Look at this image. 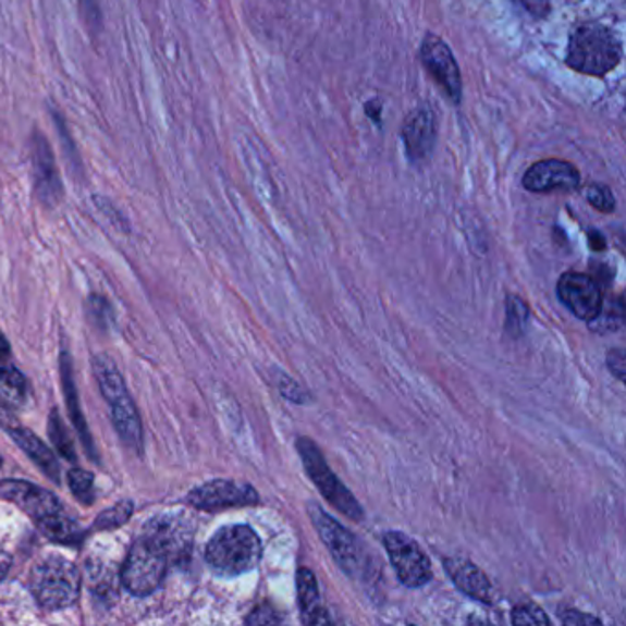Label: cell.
<instances>
[{
	"label": "cell",
	"mask_w": 626,
	"mask_h": 626,
	"mask_svg": "<svg viewBox=\"0 0 626 626\" xmlns=\"http://www.w3.org/2000/svg\"><path fill=\"white\" fill-rule=\"evenodd\" d=\"M623 45L614 29L601 23L580 24L569 39L566 65L585 76L604 77L619 65Z\"/></svg>",
	"instance_id": "1"
},
{
	"label": "cell",
	"mask_w": 626,
	"mask_h": 626,
	"mask_svg": "<svg viewBox=\"0 0 626 626\" xmlns=\"http://www.w3.org/2000/svg\"><path fill=\"white\" fill-rule=\"evenodd\" d=\"M263 545L253 527L245 524L219 529L206 545V562L221 577H237L258 566Z\"/></svg>",
	"instance_id": "2"
},
{
	"label": "cell",
	"mask_w": 626,
	"mask_h": 626,
	"mask_svg": "<svg viewBox=\"0 0 626 626\" xmlns=\"http://www.w3.org/2000/svg\"><path fill=\"white\" fill-rule=\"evenodd\" d=\"M94 371H96V379H98L103 397L111 404L116 432L120 433L125 445L133 451L140 452L142 441H144L140 416H138L135 403L125 388L122 375L112 364L111 358L106 357V355H98L94 358Z\"/></svg>",
	"instance_id": "3"
},
{
	"label": "cell",
	"mask_w": 626,
	"mask_h": 626,
	"mask_svg": "<svg viewBox=\"0 0 626 626\" xmlns=\"http://www.w3.org/2000/svg\"><path fill=\"white\" fill-rule=\"evenodd\" d=\"M29 588L42 609H69L79 598L82 575L63 556H48L29 575Z\"/></svg>",
	"instance_id": "4"
},
{
	"label": "cell",
	"mask_w": 626,
	"mask_h": 626,
	"mask_svg": "<svg viewBox=\"0 0 626 626\" xmlns=\"http://www.w3.org/2000/svg\"><path fill=\"white\" fill-rule=\"evenodd\" d=\"M170 553L151 533L142 535L123 562L122 582L133 596L146 598L157 591L168 572Z\"/></svg>",
	"instance_id": "5"
},
{
	"label": "cell",
	"mask_w": 626,
	"mask_h": 626,
	"mask_svg": "<svg viewBox=\"0 0 626 626\" xmlns=\"http://www.w3.org/2000/svg\"><path fill=\"white\" fill-rule=\"evenodd\" d=\"M296 449L304 463L305 472L317 486L318 491L322 492V496L328 500L329 504L342 515L347 516L349 520L363 521V505L358 504L357 498L353 496L352 491L329 468L320 449L307 438H299L296 441Z\"/></svg>",
	"instance_id": "6"
},
{
	"label": "cell",
	"mask_w": 626,
	"mask_h": 626,
	"mask_svg": "<svg viewBox=\"0 0 626 626\" xmlns=\"http://www.w3.org/2000/svg\"><path fill=\"white\" fill-rule=\"evenodd\" d=\"M309 516L318 535L322 537V542L339 564L344 574L355 579H360L364 569L368 568L364 545L358 542L357 537L342 526L333 516L320 510L318 505H309Z\"/></svg>",
	"instance_id": "7"
},
{
	"label": "cell",
	"mask_w": 626,
	"mask_h": 626,
	"mask_svg": "<svg viewBox=\"0 0 626 626\" xmlns=\"http://www.w3.org/2000/svg\"><path fill=\"white\" fill-rule=\"evenodd\" d=\"M398 580L408 588H421L432 580V564L410 535L388 531L382 539Z\"/></svg>",
	"instance_id": "8"
},
{
	"label": "cell",
	"mask_w": 626,
	"mask_h": 626,
	"mask_svg": "<svg viewBox=\"0 0 626 626\" xmlns=\"http://www.w3.org/2000/svg\"><path fill=\"white\" fill-rule=\"evenodd\" d=\"M29 160L34 175V192L42 206L53 208L63 199V182L59 173L56 155L47 136L36 131L29 138Z\"/></svg>",
	"instance_id": "9"
},
{
	"label": "cell",
	"mask_w": 626,
	"mask_h": 626,
	"mask_svg": "<svg viewBox=\"0 0 626 626\" xmlns=\"http://www.w3.org/2000/svg\"><path fill=\"white\" fill-rule=\"evenodd\" d=\"M419 59L433 82L443 88L446 98L459 106L463 94L462 72L449 45L441 37L427 34L419 50Z\"/></svg>",
	"instance_id": "10"
},
{
	"label": "cell",
	"mask_w": 626,
	"mask_h": 626,
	"mask_svg": "<svg viewBox=\"0 0 626 626\" xmlns=\"http://www.w3.org/2000/svg\"><path fill=\"white\" fill-rule=\"evenodd\" d=\"M189 505L200 511H223L230 507H248L259 504V494L253 486L232 480L208 481L197 487L186 498Z\"/></svg>",
	"instance_id": "11"
},
{
	"label": "cell",
	"mask_w": 626,
	"mask_h": 626,
	"mask_svg": "<svg viewBox=\"0 0 626 626\" xmlns=\"http://www.w3.org/2000/svg\"><path fill=\"white\" fill-rule=\"evenodd\" d=\"M556 294L575 317L590 322L603 307V291L598 281L582 272H564L556 283Z\"/></svg>",
	"instance_id": "12"
},
{
	"label": "cell",
	"mask_w": 626,
	"mask_h": 626,
	"mask_svg": "<svg viewBox=\"0 0 626 626\" xmlns=\"http://www.w3.org/2000/svg\"><path fill=\"white\" fill-rule=\"evenodd\" d=\"M0 498L17 505L26 515L32 516L34 520H48L52 516L65 513L63 505L52 492L45 491L41 487L21 480L0 481Z\"/></svg>",
	"instance_id": "13"
},
{
	"label": "cell",
	"mask_w": 626,
	"mask_h": 626,
	"mask_svg": "<svg viewBox=\"0 0 626 626\" xmlns=\"http://www.w3.org/2000/svg\"><path fill=\"white\" fill-rule=\"evenodd\" d=\"M524 187L531 194H550V192H574L580 186V173L566 160L545 159L535 162L524 175Z\"/></svg>",
	"instance_id": "14"
},
{
	"label": "cell",
	"mask_w": 626,
	"mask_h": 626,
	"mask_svg": "<svg viewBox=\"0 0 626 626\" xmlns=\"http://www.w3.org/2000/svg\"><path fill=\"white\" fill-rule=\"evenodd\" d=\"M403 140L412 162L430 159L435 147V116L428 107H417L403 123Z\"/></svg>",
	"instance_id": "15"
},
{
	"label": "cell",
	"mask_w": 626,
	"mask_h": 626,
	"mask_svg": "<svg viewBox=\"0 0 626 626\" xmlns=\"http://www.w3.org/2000/svg\"><path fill=\"white\" fill-rule=\"evenodd\" d=\"M445 572L449 574L457 590L465 593L467 598L480 601V603L491 604L494 598L491 580L481 572L475 562L463 559V556H451L443 561Z\"/></svg>",
	"instance_id": "16"
},
{
	"label": "cell",
	"mask_w": 626,
	"mask_h": 626,
	"mask_svg": "<svg viewBox=\"0 0 626 626\" xmlns=\"http://www.w3.org/2000/svg\"><path fill=\"white\" fill-rule=\"evenodd\" d=\"M296 590H298L299 612L305 625H331L333 619L323 609L320 588L315 574L309 568H299L296 574Z\"/></svg>",
	"instance_id": "17"
},
{
	"label": "cell",
	"mask_w": 626,
	"mask_h": 626,
	"mask_svg": "<svg viewBox=\"0 0 626 626\" xmlns=\"http://www.w3.org/2000/svg\"><path fill=\"white\" fill-rule=\"evenodd\" d=\"M4 430H8L12 440L26 452V456L32 457L37 467L41 468L45 475L50 476V480L59 483L58 459L53 456V452L37 438L36 433L29 432L28 428L21 427L17 421L12 422Z\"/></svg>",
	"instance_id": "18"
},
{
	"label": "cell",
	"mask_w": 626,
	"mask_h": 626,
	"mask_svg": "<svg viewBox=\"0 0 626 626\" xmlns=\"http://www.w3.org/2000/svg\"><path fill=\"white\" fill-rule=\"evenodd\" d=\"M61 381H63V388H65L66 404H69L72 421L76 425L77 432L82 435V441L87 446L88 452H94L93 440H88L90 433H88L85 417H83L82 408H79L76 384H74V379H72V364L69 353L61 355Z\"/></svg>",
	"instance_id": "19"
},
{
	"label": "cell",
	"mask_w": 626,
	"mask_h": 626,
	"mask_svg": "<svg viewBox=\"0 0 626 626\" xmlns=\"http://www.w3.org/2000/svg\"><path fill=\"white\" fill-rule=\"evenodd\" d=\"M28 397V382L17 368L0 366V403L7 408H21Z\"/></svg>",
	"instance_id": "20"
},
{
	"label": "cell",
	"mask_w": 626,
	"mask_h": 626,
	"mask_svg": "<svg viewBox=\"0 0 626 626\" xmlns=\"http://www.w3.org/2000/svg\"><path fill=\"white\" fill-rule=\"evenodd\" d=\"M37 526L42 533L47 535L48 539L53 540V542H61V544H74L83 537L82 527L77 526V521L69 518L65 513L39 521Z\"/></svg>",
	"instance_id": "21"
},
{
	"label": "cell",
	"mask_w": 626,
	"mask_h": 626,
	"mask_svg": "<svg viewBox=\"0 0 626 626\" xmlns=\"http://www.w3.org/2000/svg\"><path fill=\"white\" fill-rule=\"evenodd\" d=\"M625 322V305H623V299L617 298L615 302H610V304H604L601 310L598 312V317L591 318L588 326H590L591 331H596L599 334L614 333L617 329Z\"/></svg>",
	"instance_id": "22"
},
{
	"label": "cell",
	"mask_w": 626,
	"mask_h": 626,
	"mask_svg": "<svg viewBox=\"0 0 626 626\" xmlns=\"http://www.w3.org/2000/svg\"><path fill=\"white\" fill-rule=\"evenodd\" d=\"M48 432H50V440H52L53 446L58 449L59 454L65 457V459H69V462L76 463L77 456L76 451H74V441H72L65 422L59 417L58 410H53L52 414H50Z\"/></svg>",
	"instance_id": "23"
},
{
	"label": "cell",
	"mask_w": 626,
	"mask_h": 626,
	"mask_svg": "<svg viewBox=\"0 0 626 626\" xmlns=\"http://www.w3.org/2000/svg\"><path fill=\"white\" fill-rule=\"evenodd\" d=\"M527 318H529V307L526 302L515 294L507 296V322H505L507 333L518 339L526 328Z\"/></svg>",
	"instance_id": "24"
},
{
	"label": "cell",
	"mask_w": 626,
	"mask_h": 626,
	"mask_svg": "<svg viewBox=\"0 0 626 626\" xmlns=\"http://www.w3.org/2000/svg\"><path fill=\"white\" fill-rule=\"evenodd\" d=\"M69 487L72 494L82 502L83 505L94 504V476L83 468H72L69 472Z\"/></svg>",
	"instance_id": "25"
},
{
	"label": "cell",
	"mask_w": 626,
	"mask_h": 626,
	"mask_svg": "<svg viewBox=\"0 0 626 626\" xmlns=\"http://www.w3.org/2000/svg\"><path fill=\"white\" fill-rule=\"evenodd\" d=\"M513 625H551V619L544 610L535 604H518L511 612Z\"/></svg>",
	"instance_id": "26"
},
{
	"label": "cell",
	"mask_w": 626,
	"mask_h": 626,
	"mask_svg": "<svg viewBox=\"0 0 626 626\" xmlns=\"http://www.w3.org/2000/svg\"><path fill=\"white\" fill-rule=\"evenodd\" d=\"M131 515H133V504L131 502L116 504L112 510L101 513L96 518V529H114V527L123 526L125 521L130 520Z\"/></svg>",
	"instance_id": "27"
},
{
	"label": "cell",
	"mask_w": 626,
	"mask_h": 626,
	"mask_svg": "<svg viewBox=\"0 0 626 626\" xmlns=\"http://www.w3.org/2000/svg\"><path fill=\"white\" fill-rule=\"evenodd\" d=\"M586 199L596 210L612 213L615 210V197L612 189L604 184H591L586 192Z\"/></svg>",
	"instance_id": "28"
},
{
	"label": "cell",
	"mask_w": 626,
	"mask_h": 626,
	"mask_svg": "<svg viewBox=\"0 0 626 626\" xmlns=\"http://www.w3.org/2000/svg\"><path fill=\"white\" fill-rule=\"evenodd\" d=\"M246 625H278L281 617L269 604H261L245 619Z\"/></svg>",
	"instance_id": "29"
},
{
	"label": "cell",
	"mask_w": 626,
	"mask_h": 626,
	"mask_svg": "<svg viewBox=\"0 0 626 626\" xmlns=\"http://www.w3.org/2000/svg\"><path fill=\"white\" fill-rule=\"evenodd\" d=\"M82 13L88 28L93 32L101 28V10L98 0H82Z\"/></svg>",
	"instance_id": "30"
},
{
	"label": "cell",
	"mask_w": 626,
	"mask_h": 626,
	"mask_svg": "<svg viewBox=\"0 0 626 626\" xmlns=\"http://www.w3.org/2000/svg\"><path fill=\"white\" fill-rule=\"evenodd\" d=\"M606 366H609L610 371L614 375L617 381H625L626 375V357L625 352L617 347V349H612L606 355Z\"/></svg>",
	"instance_id": "31"
},
{
	"label": "cell",
	"mask_w": 626,
	"mask_h": 626,
	"mask_svg": "<svg viewBox=\"0 0 626 626\" xmlns=\"http://www.w3.org/2000/svg\"><path fill=\"white\" fill-rule=\"evenodd\" d=\"M561 621L564 625L569 626H586V625H601L603 621L598 619L596 615L582 614V612H577V610H568V612H562Z\"/></svg>",
	"instance_id": "32"
},
{
	"label": "cell",
	"mask_w": 626,
	"mask_h": 626,
	"mask_svg": "<svg viewBox=\"0 0 626 626\" xmlns=\"http://www.w3.org/2000/svg\"><path fill=\"white\" fill-rule=\"evenodd\" d=\"M280 390L281 395L287 397L289 401H293V403H305V401H307L304 388L299 386L298 382L293 381L291 377H285V379L281 381Z\"/></svg>",
	"instance_id": "33"
},
{
	"label": "cell",
	"mask_w": 626,
	"mask_h": 626,
	"mask_svg": "<svg viewBox=\"0 0 626 626\" xmlns=\"http://www.w3.org/2000/svg\"><path fill=\"white\" fill-rule=\"evenodd\" d=\"M533 17L544 19L551 12V0H515Z\"/></svg>",
	"instance_id": "34"
},
{
	"label": "cell",
	"mask_w": 626,
	"mask_h": 626,
	"mask_svg": "<svg viewBox=\"0 0 626 626\" xmlns=\"http://www.w3.org/2000/svg\"><path fill=\"white\" fill-rule=\"evenodd\" d=\"M12 358V347H10V342H8L4 333L0 331V366H7Z\"/></svg>",
	"instance_id": "35"
},
{
	"label": "cell",
	"mask_w": 626,
	"mask_h": 626,
	"mask_svg": "<svg viewBox=\"0 0 626 626\" xmlns=\"http://www.w3.org/2000/svg\"><path fill=\"white\" fill-rule=\"evenodd\" d=\"M381 112H382V101L381 100H371L368 101V106H366V114H368L375 123L381 122Z\"/></svg>",
	"instance_id": "36"
},
{
	"label": "cell",
	"mask_w": 626,
	"mask_h": 626,
	"mask_svg": "<svg viewBox=\"0 0 626 626\" xmlns=\"http://www.w3.org/2000/svg\"><path fill=\"white\" fill-rule=\"evenodd\" d=\"M10 566H12V556L0 545V582L7 577Z\"/></svg>",
	"instance_id": "37"
},
{
	"label": "cell",
	"mask_w": 626,
	"mask_h": 626,
	"mask_svg": "<svg viewBox=\"0 0 626 626\" xmlns=\"http://www.w3.org/2000/svg\"><path fill=\"white\" fill-rule=\"evenodd\" d=\"M590 245L593 250H603L606 243H604L603 235L599 232H590Z\"/></svg>",
	"instance_id": "38"
},
{
	"label": "cell",
	"mask_w": 626,
	"mask_h": 626,
	"mask_svg": "<svg viewBox=\"0 0 626 626\" xmlns=\"http://www.w3.org/2000/svg\"><path fill=\"white\" fill-rule=\"evenodd\" d=\"M0 465H2V457H0Z\"/></svg>",
	"instance_id": "39"
}]
</instances>
